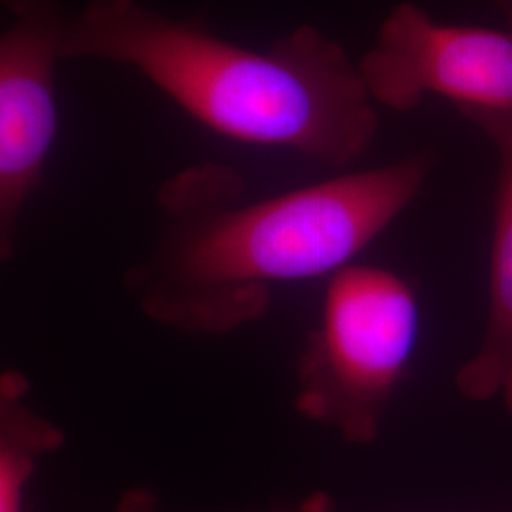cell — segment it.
<instances>
[{
    "label": "cell",
    "mask_w": 512,
    "mask_h": 512,
    "mask_svg": "<svg viewBox=\"0 0 512 512\" xmlns=\"http://www.w3.org/2000/svg\"><path fill=\"white\" fill-rule=\"evenodd\" d=\"M433 169L429 152L346 173L260 202L224 167L167 183L165 228L128 277L154 323L192 336H224L258 323L274 291L351 264L403 215Z\"/></svg>",
    "instance_id": "1"
},
{
    "label": "cell",
    "mask_w": 512,
    "mask_h": 512,
    "mask_svg": "<svg viewBox=\"0 0 512 512\" xmlns=\"http://www.w3.org/2000/svg\"><path fill=\"white\" fill-rule=\"evenodd\" d=\"M61 57L129 65L222 137L321 164L357 162L378 133L359 69L340 42L310 25L256 52L137 0H92L65 25Z\"/></svg>",
    "instance_id": "2"
},
{
    "label": "cell",
    "mask_w": 512,
    "mask_h": 512,
    "mask_svg": "<svg viewBox=\"0 0 512 512\" xmlns=\"http://www.w3.org/2000/svg\"><path fill=\"white\" fill-rule=\"evenodd\" d=\"M418 329L416 293L403 277L363 264L330 275L319 323L296 361V412L351 444H372Z\"/></svg>",
    "instance_id": "3"
},
{
    "label": "cell",
    "mask_w": 512,
    "mask_h": 512,
    "mask_svg": "<svg viewBox=\"0 0 512 512\" xmlns=\"http://www.w3.org/2000/svg\"><path fill=\"white\" fill-rule=\"evenodd\" d=\"M357 69L385 109L408 112L425 95H440L459 110L512 112V29L439 23L418 4L401 2Z\"/></svg>",
    "instance_id": "4"
},
{
    "label": "cell",
    "mask_w": 512,
    "mask_h": 512,
    "mask_svg": "<svg viewBox=\"0 0 512 512\" xmlns=\"http://www.w3.org/2000/svg\"><path fill=\"white\" fill-rule=\"evenodd\" d=\"M10 6L18 21L0 37V262L14 255L21 211L54 147V63L65 29L50 0Z\"/></svg>",
    "instance_id": "5"
},
{
    "label": "cell",
    "mask_w": 512,
    "mask_h": 512,
    "mask_svg": "<svg viewBox=\"0 0 512 512\" xmlns=\"http://www.w3.org/2000/svg\"><path fill=\"white\" fill-rule=\"evenodd\" d=\"M499 156L488 325L480 348L456 374V387L471 401L503 395L512 412V112L463 109Z\"/></svg>",
    "instance_id": "6"
},
{
    "label": "cell",
    "mask_w": 512,
    "mask_h": 512,
    "mask_svg": "<svg viewBox=\"0 0 512 512\" xmlns=\"http://www.w3.org/2000/svg\"><path fill=\"white\" fill-rule=\"evenodd\" d=\"M31 384L18 370L0 372V512L23 511V494L38 461L65 442L63 431L29 401Z\"/></svg>",
    "instance_id": "7"
},
{
    "label": "cell",
    "mask_w": 512,
    "mask_h": 512,
    "mask_svg": "<svg viewBox=\"0 0 512 512\" xmlns=\"http://www.w3.org/2000/svg\"><path fill=\"white\" fill-rule=\"evenodd\" d=\"M114 512H162L158 497L145 488H133L118 501Z\"/></svg>",
    "instance_id": "8"
},
{
    "label": "cell",
    "mask_w": 512,
    "mask_h": 512,
    "mask_svg": "<svg viewBox=\"0 0 512 512\" xmlns=\"http://www.w3.org/2000/svg\"><path fill=\"white\" fill-rule=\"evenodd\" d=\"M325 509V503H321V499L317 503H275L272 507H266V509H255V511L245 512H323Z\"/></svg>",
    "instance_id": "9"
},
{
    "label": "cell",
    "mask_w": 512,
    "mask_h": 512,
    "mask_svg": "<svg viewBox=\"0 0 512 512\" xmlns=\"http://www.w3.org/2000/svg\"><path fill=\"white\" fill-rule=\"evenodd\" d=\"M490 2L497 4V6L507 14V18H509L512 25V0H490Z\"/></svg>",
    "instance_id": "10"
}]
</instances>
